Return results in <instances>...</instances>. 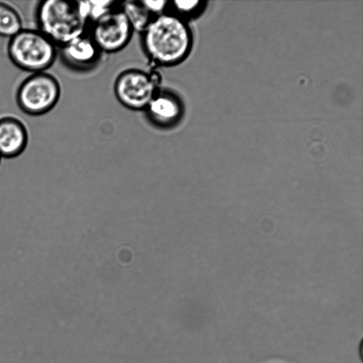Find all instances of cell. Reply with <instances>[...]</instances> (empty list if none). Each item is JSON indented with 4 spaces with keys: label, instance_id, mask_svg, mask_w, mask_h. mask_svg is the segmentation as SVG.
I'll use <instances>...</instances> for the list:
<instances>
[{
    "label": "cell",
    "instance_id": "6da1fadb",
    "mask_svg": "<svg viewBox=\"0 0 363 363\" xmlns=\"http://www.w3.org/2000/svg\"><path fill=\"white\" fill-rule=\"evenodd\" d=\"M142 36L146 55L159 66L182 62L192 48L193 36L187 21L168 11L155 17Z\"/></svg>",
    "mask_w": 363,
    "mask_h": 363
},
{
    "label": "cell",
    "instance_id": "7a4b0ae2",
    "mask_svg": "<svg viewBox=\"0 0 363 363\" xmlns=\"http://www.w3.org/2000/svg\"><path fill=\"white\" fill-rule=\"evenodd\" d=\"M35 20L38 30L60 48L86 33L90 23L89 1H40Z\"/></svg>",
    "mask_w": 363,
    "mask_h": 363
},
{
    "label": "cell",
    "instance_id": "3957f363",
    "mask_svg": "<svg viewBox=\"0 0 363 363\" xmlns=\"http://www.w3.org/2000/svg\"><path fill=\"white\" fill-rule=\"evenodd\" d=\"M57 47L38 29L23 28L9 38L7 55L18 69L33 73L45 72L57 56Z\"/></svg>",
    "mask_w": 363,
    "mask_h": 363
},
{
    "label": "cell",
    "instance_id": "277c9868",
    "mask_svg": "<svg viewBox=\"0 0 363 363\" xmlns=\"http://www.w3.org/2000/svg\"><path fill=\"white\" fill-rule=\"evenodd\" d=\"M60 94V84L55 76L46 72H37L21 82L16 92V101L25 114L38 116L50 111Z\"/></svg>",
    "mask_w": 363,
    "mask_h": 363
},
{
    "label": "cell",
    "instance_id": "5b68a950",
    "mask_svg": "<svg viewBox=\"0 0 363 363\" xmlns=\"http://www.w3.org/2000/svg\"><path fill=\"white\" fill-rule=\"evenodd\" d=\"M158 91L155 77L138 69L122 72L114 84V92L119 102L135 111H145Z\"/></svg>",
    "mask_w": 363,
    "mask_h": 363
},
{
    "label": "cell",
    "instance_id": "8992f818",
    "mask_svg": "<svg viewBox=\"0 0 363 363\" xmlns=\"http://www.w3.org/2000/svg\"><path fill=\"white\" fill-rule=\"evenodd\" d=\"M133 32L119 6L93 23L90 36L101 52H116L128 45Z\"/></svg>",
    "mask_w": 363,
    "mask_h": 363
},
{
    "label": "cell",
    "instance_id": "52a82bcc",
    "mask_svg": "<svg viewBox=\"0 0 363 363\" xmlns=\"http://www.w3.org/2000/svg\"><path fill=\"white\" fill-rule=\"evenodd\" d=\"M62 62L72 69H84L94 66L99 60L101 50L90 35H80L59 48Z\"/></svg>",
    "mask_w": 363,
    "mask_h": 363
},
{
    "label": "cell",
    "instance_id": "ba28073f",
    "mask_svg": "<svg viewBox=\"0 0 363 363\" xmlns=\"http://www.w3.org/2000/svg\"><path fill=\"white\" fill-rule=\"evenodd\" d=\"M28 143L25 124L18 118L6 116L0 118V156L13 159L21 155Z\"/></svg>",
    "mask_w": 363,
    "mask_h": 363
},
{
    "label": "cell",
    "instance_id": "9c48e42d",
    "mask_svg": "<svg viewBox=\"0 0 363 363\" xmlns=\"http://www.w3.org/2000/svg\"><path fill=\"white\" fill-rule=\"evenodd\" d=\"M182 110V102L177 96L169 91L159 90L145 111L154 124L169 127L180 120Z\"/></svg>",
    "mask_w": 363,
    "mask_h": 363
},
{
    "label": "cell",
    "instance_id": "30bf717a",
    "mask_svg": "<svg viewBox=\"0 0 363 363\" xmlns=\"http://www.w3.org/2000/svg\"><path fill=\"white\" fill-rule=\"evenodd\" d=\"M120 8L126 16L133 30L141 34L155 18L147 11L141 0L121 1Z\"/></svg>",
    "mask_w": 363,
    "mask_h": 363
},
{
    "label": "cell",
    "instance_id": "8fae6325",
    "mask_svg": "<svg viewBox=\"0 0 363 363\" xmlns=\"http://www.w3.org/2000/svg\"><path fill=\"white\" fill-rule=\"evenodd\" d=\"M23 29L18 11L11 5L0 1V36L12 38Z\"/></svg>",
    "mask_w": 363,
    "mask_h": 363
},
{
    "label": "cell",
    "instance_id": "7c38bea8",
    "mask_svg": "<svg viewBox=\"0 0 363 363\" xmlns=\"http://www.w3.org/2000/svg\"><path fill=\"white\" fill-rule=\"evenodd\" d=\"M205 1L199 0H175L169 1L171 12L186 19L196 16L205 7Z\"/></svg>",
    "mask_w": 363,
    "mask_h": 363
},
{
    "label": "cell",
    "instance_id": "4fadbf2b",
    "mask_svg": "<svg viewBox=\"0 0 363 363\" xmlns=\"http://www.w3.org/2000/svg\"><path fill=\"white\" fill-rule=\"evenodd\" d=\"M89 21L94 23L120 6L121 2L117 1H89Z\"/></svg>",
    "mask_w": 363,
    "mask_h": 363
},
{
    "label": "cell",
    "instance_id": "5bb4252c",
    "mask_svg": "<svg viewBox=\"0 0 363 363\" xmlns=\"http://www.w3.org/2000/svg\"><path fill=\"white\" fill-rule=\"evenodd\" d=\"M142 3L154 17L168 10L169 1L167 0H142Z\"/></svg>",
    "mask_w": 363,
    "mask_h": 363
},
{
    "label": "cell",
    "instance_id": "9a60e30c",
    "mask_svg": "<svg viewBox=\"0 0 363 363\" xmlns=\"http://www.w3.org/2000/svg\"><path fill=\"white\" fill-rule=\"evenodd\" d=\"M1 157L0 156V163H1Z\"/></svg>",
    "mask_w": 363,
    "mask_h": 363
}]
</instances>
